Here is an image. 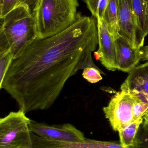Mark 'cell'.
<instances>
[{"mask_svg": "<svg viewBox=\"0 0 148 148\" xmlns=\"http://www.w3.org/2000/svg\"><path fill=\"white\" fill-rule=\"evenodd\" d=\"M97 19L77 14L61 33L37 38L13 60L0 88L8 92L25 114L50 108L66 82L80 70L92 67L98 44Z\"/></svg>", "mask_w": 148, "mask_h": 148, "instance_id": "obj_1", "label": "cell"}, {"mask_svg": "<svg viewBox=\"0 0 148 148\" xmlns=\"http://www.w3.org/2000/svg\"><path fill=\"white\" fill-rule=\"evenodd\" d=\"M37 38L35 20L27 3H19L1 18L0 53L10 51L14 59L18 58Z\"/></svg>", "mask_w": 148, "mask_h": 148, "instance_id": "obj_2", "label": "cell"}, {"mask_svg": "<svg viewBox=\"0 0 148 148\" xmlns=\"http://www.w3.org/2000/svg\"><path fill=\"white\" fill-rule=\"evenodd\" d=\"M77 0H37L32 11L39 39L54 36L75 21Z\"/></svg>", "mask_w": 148, "mask_h": 148, "instance_id": "obj_3", "label": "cell"}, {"mask_svg": "<svg viewBox=\"0 0 148 148\" xmlns=\"http://www.w3.org/2000/svg\"><path fill=\"white\" fill-rule=\"evenodd\" d=\"M31 120L21 110L0 119V148H32Z\"/></svg>", "mask_w": 148, "mask_h": 148, "instance_id": "obj_4", "label": "cell"}, {"mask_svg": "<svg viewBox=\"0 0 148 148\" xmlns=\"http://www.w3.org/2000/svg\"><path fill=\"white\" fill-rule=\"evenodd\" d=\"M140 101V97L130 90H121L116 93L108 106L103 109L114 131L119 132L134 121L133 107Z\"/></svg>", "mask_w": 148, "mask_h": 148, "instance_id": "obj_5", "label": "cell"}, {"mask_svg": "<svg viewBox=\"0 0 148 148\" xmlns=\"http://www.w3.org/2000/svg\"><path fill=\"white\" fill-rule=\"evenodd\" d=\"M118 14L119 35L133 47L140 49L146 36L137 24L131 0H118Z\"/></svg>", "mask_w": 148, "mask_h": 148, "instance_id": "obj_6", "label": "cell"}, {"mask_svg": "<svg viewBox=\"0 0 148 148\" xmlns=\"http://www.w3.org/2000/svg\"><path fill=\"white\" fill-rule=\"evenodd\" d=\"M29 128L32 133L47 140L64 142H79L86 137L81 131L70 123L49 125L31 120Z\"/></svg>", "mask_w": 148, "mask_h": 148, "instance_id": "obj_7", "label": "cell"}, {"mask_svg": "<svg viewBox=\"0 0 148 148\" xmlns=\"http://www.w3.org/2000/svg\"><path fill=\"white\" fill-rule=\"evenodd\" d=\"M99 49L94 52L95 57L109 71L117 69L115 40L109 31L103 19H97Z\"/></svg>", "mask_w": 148, "mask_h": 148, "instance_id": "obj_8", "label": "cell"}, {"mask_svg": "<svg viewBox=\"0 0 148 148\" xmlns=\"http://www.w3.org/2000/svg\"><path fill=\"white\" fill-rule=\"evenodd\" d=\"M121 90H130L138 95L142 101L148 102V62L137 66L129 73L121 86Z\"/></svg>", "mask_w": 148, "mask_h": 148, "instance_id": "obj_9", "label": "cell"}, {"mask_svg": "<svg viewBox=\"0 0 148 148\" xmlns=\"http://www.w3.org/2000/svg\"><path fill=\"white\" fill-rule=\"evenodd\" d=\"M116 49L117 69L129 73L142 60L140 49L133 47L122 36L115 40Z\"/></svg>", "mask_w": 148, "mask_h": 148, "instance_id": "obj_10", "label": "cell"}, {"mask_svg": "<svg viewBox=\"0 0 148 148\" xmlns=\"http://www.w3.org/2000/svg\"><path fill=\"white\" fill-rule=\"evenodd\" d=\"M144 117L134 120L125 125L118 133L120 142L126 147H134L135 140L141 125L144 121Z\"/></svg>", "mask_w": 148, "mask_h": 148, "instance_id": "obj_11", "label": "cell"}, {"mask_svg": "<svg viewBox=\"0 0 148 148\" xmlns=\"http://www.w3.org/2000/svg\"><path fill=\"white\" fill-rule=\"evenodd\" d=\"M118 0H110L103 19L106 23L109 33L116 40L119 37L118 26Z\"/></svg>", "mask_w": 148, "mask_h": 148, "instance_id": "obj_12", "label": "cell"}, {"mask_svg": "<svg viewBox=\"0 0 148 148\" xmlns=\"http://www.w3.org/2000/svg\"><path fill=\"white\" fill-rule=\"evenodd\" d=\"M137 24L145 36L148 34V0H131Z\"/></svg>", "mask_w": 148, "mask_h": 148, "instance_id": "obj_13", "label": "cell"}, {"mask_svg": "<svg viewBox=\"0 0 148 148\" xmlns=\"http://www.w3.org/2000/svg\"><path fill=\"white\" fill-rule=\"evenodd\" d=\"M86 3L92 16L97 19H102L105 10L110 0H83Z\"/></svg>", "mask_w": 148, "mask_h": 148, "instance_id": "obj_14", "label": "cell"}, {"mask_svg": "<svg viewBox=\"0 0 148 148\" xmlns=\"http://www.w3.org/2000/svg\"><path fill=\"white\" fill-rule=\"evenodd\" d=\"M14 60V56L10 51L0 53V84L2 83Z\"/></svg>", "mask_w": 148, "mask_h": 148, "instance_id": "obj_15", "label": "cell"}, {"mask_svg": "<svg viewBox=\"0 0 148 148\" xmlns=\"http://www.w3.org/2000/svg\"><path fill=\"white\" fill-rule=\"evenodd\" d=\"M101 74L105 75V74L101 69L89 67L83 69L82 76L83 78L88 82L94 84L98 82L102 79Z\"/></svg>", "mask_w": 148, "mask_h": 148, "instance_id": "obj_16", "label": "cell"}, {"mask_svg": "<svg viewBox=\"0 0 148 148\" xmlns=\"http://www.w3.org/2000/svg\"><path fill=\"white\" fill-rule=\"evenodd\" d=\"M134 120L145 117L148 114V102L140 101L136 103L133 107Z\"/></svg>", "mask_w": 148, "mask_h": 148, "instance_id": "obj_17", "label": "cell"}, {"mask_svg": "<svg viewBox=\"0 0 148 148\" xmlns=\"http://www.w3.org/2000/svg\"><path fill=\"white\" fill-rule=\"evenodd\" d=\"M21 0H2L0 1V19L10 12Z\"/></svg>", "mask_w": 148, "mask_h": 148, "instance_id": "obj_18", "label": "cell"}, {"mask_svg": "<svg viewBox=\"0 0 148 148\" xmlns=\"http://www.w3.org/2000/svg\"><path fill=\"white\" fill-rule=\"evenodd\" d=\"M141 53L142 60V61H147L148 62V45L143 47L140 49Z\"/></svg>", "mask_w": 148, "mask_h": 148, "instance_id": "obj_19", "label": "cell"}, {"mask_svg": "<svg viewBox=\"0 0 148 148\" xmlns=\"http://www.w3.org/2000/svg\"><path fill=\"white\" fill-rule=\"evenodd\" d=\"M36 1H37V0H21L20 2H23L27 3V4L28 5V6L30 7L31 9V8H32V9H33L35 4L36 3Z\"/></svg>", "mask_w": 148, "mask_h": 148, "instance_id": "obj_20", "label": "cell"}, {"mask_svg": "<svg viewBox=\"0 0 148 148\" xmlns=\"http://www.w3.org/2000/svg\"><path fill=\"white\" fill-rule=\"evenodd\" d=\"M144 123H146V124H148V115L144 117V121H143Z\"/></svg>", "mask_w": 148, "mask_h": 148, "instance_id": "obj_21", "label": "cell"}, {"mask_svg": "<svg viewBox=\"0 0 148 148\" xmlns=\"http://www.w3.org/2000/svg\"><path fill=\"white\" fill-rule=\"evenodd\" d=\"M2 0H0V1H1Z\"/></svg>", "mask_w": 148, "mask_h": 148, "instance_id": "obj_22", "label": "cell"}]
</instances>
